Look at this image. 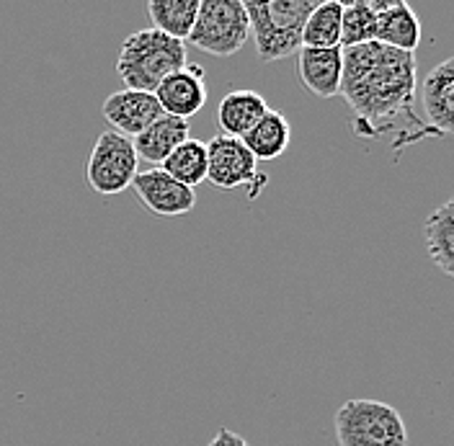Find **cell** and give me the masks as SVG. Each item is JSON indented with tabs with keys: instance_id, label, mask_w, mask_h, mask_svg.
I'll return each instance as SVG.
<instances>
[{
	"instance_id": "1",
	"label": "cell",
	"mask_w": 454,
	"mask_h": 446,
	"mask_svg": "<svg viewBox=\"0 0 454 446\" xmlns=\"http://www.w3.org/2000/svg\"><path fill=\"white\" fill-rule=\"evenodd\" d=\"M343 52L339 96L351 109V132L374 140L393 132L397 121L413 124L421 137L434 132L413 112L416 98V55L397 52L369 42Z\"/></svg>"
},
{
	"instance_id": "2",
	"label": "cell",
	"mask_w": 454,
	"mask_h": 446,
	"mask_svg": "<svg viewBox=\"0 0 454 446\" xmlns=\"http://www.w3.org/2000/svg\"><path fill=\"white\" fill-rule=\"evenodd\" d=\"M189 65L186 44L170 39L158 28H142L121 42L116 57V75L129 90L155 93L168 75Z\"/></svg>"
},
{
	"instance_id": "3",
	"label": "cell",
	"mask_w": 454,
	"mask_h": 446,
	"mask_svg": "<svg viewBox=\"0 0 454 446\" xmlns=\"http://www.w3.org/2000/svg\"><path fill=\"white\" fill-rule=\"evenodd\" d=\"M261 62H279L302 50V28L315 8L312 0L243 3Z\"/></svg>"
},
{
	"instance_id": "4",
	"label": "cell",
	"mask_w": 454,
	"mask_h": 446,
	"mask_svg": "<svg viewBox=\"0 0 454 446\" xmlns=\"http://www.w3.org/2000/svg\"><path fill=\"white\" fill-rule=\"evenodd\" d=\"M339 446H408V426L397 408L380 400H348L333 419Z\"/></svg>"
},
{
	"instance_id": "5",
	"label": "cell",
	"mask_w": 454,
	"mask_h": 446,
	"mask_svg": "<svg viewBox=\"0 0 454 446\" xmlns=\"http://www.w3.org/2000/svg\"><path fill=\"white\" fill-rule=\"evenodd\" d=\"M251 21L243 0H199L189 44L212 57H232L248 42Z\"/></svg>"
},
{
	"instance_id": "6",
	"label": "cell",
	"mask_w": 454,
	"mask_h": 446,
	"mask_svg": "<svg viewBox=\"0 0 454 446\" xmlns=\"http://www.w3.org/2000/svg\"><path fill=\"white\" fill-rule=\"evenodd\" d=\"M137 173H140V158L132 147V140L116 135L112 129L101 132L85 166L88 186L96 194L116 196L132 189Z\"/></svg>"
},
{
	"instance_id": "7",
	"label": "cell",
	"mask_w": 454,
	"mask_h": 446,
	"mask_svg": "<svg viewBox=\"0 0 454 446\" xmlns=\"http://www.w3.org/2000/svg\"><path fill=\"white\" fill-rule=\"evenodd\" d=\"M207 145V181L220 189V192H232L240 186H248L251 181L261 178L255 173V158L248 153V147L238 137L227 135H215Z\"/></svg>"
},
{
	"instance_id": "8",
	"label": "cell",
	"mask_w": 454,
	"mask_h": 446,
	"mask_svg": "<svg viewBox=\"0 0 454 446\" xmlns=\"http://www.w3.org/2000/svg\"><path fill=\"white\" fill-rule=\"evenodd\" d=\"M132 189L142 207L158 217H181L197 207V192L173 181L163 168L140 170L132 181Z\"/></svg>"
},
{
	"instance_id": "9",
	"label": "cell",
	"mask_w": 454,
	"mask_h": 446,
	"mask_svg": "<svg viewBox=\"0 0 454 446\" xmlns=\"http://www.w3.org/2000/svg\"><path fill=\"white\" fill-rule=\"evenodd\" d=\"M101 113L112 124V132L127 137V140H135L158 116H163V109L153 93L121 88L104 98Z\"/></svg>"
},
{
	"instance_id": "10",
	"label": "cell",
	"mask_w": 454,
	"mask_h": 446,
	"mask_svg": "<svg viewBox=\"0 0 454 446\" xmlns=\"http://www.w3.org/2000/svg\"><path fill=\"white\" fill-rule=\"evenodd\" d=\"M367 3L377 16L374 42L397 52L416 55L421 44V21L416 11L403 0H367Z\"/></svg>"
},
{
	"instance_id": "11",
	"label": "cell",
	"mask_w": 454,
	"mask_h": 446,
	"mask_svg": "<svg viewBox=\"0 0 454 446\" xmlns=\"http://www.w3.org/2000/svg\"><path fill=\"white\" fill-rule=\"evenodd\" d=\"M160 104L163 113L176 116V119H192L207 104V81L204 70L199 65H186L178 73L168 75L163 83L155 88L153 93Z\"/></svg>"
},
{
	"instance_id": "12",
	"label": "cell",
	"mask_w": 454,
	"mask_h": 446,
	"mask_svg": "<svg viewBox=\"0 0 454 446\" xmlns=\"http://www.w3.org/2000/svg\"><path fill=\"white\" fill-rule=\"evenodd\" d=\"M426 127L434 137H450L454 127V57L442 59L428 75L421 88Z\"/></svg>"
},
{
	"instance_id": "13",
	"label": "cell",
	"mask_w": 454,
	"mask_h": 446,
	"mask_svg": "<svg viewBox=\"0 0 454 446\" xmlns=\"http://www.w3.org/2000/svg\"><path fill=\"white\" fill-rule=\"evenodd\" d=\"M340 73H343V52L336 50H310L302 47L297 52V75L302 88L317 98L339 96Z\"/></svg>"
},
{
	"instance_id": "14",
	"label": "cell",
	"mask_w": 454,
	"mask_h": 446,
	"mask_svg": "<svg viewBox=\"0 0 454 446\" xmlns=\"http://www.w3.org/2000/svg\"><path fill=\"white\" fill-rule=\"evenodd\" d=\"M266 112H269V104L261 93H255L251 88H238L223 96L217 106V121L223 127V135L243 140Z\"/></svg>"
},
{
	"instance_id": "15",
	"label": "cell",
	"mask_w": 454,
	"mask_h": 446,
	"mask_svg": "<svg viewBox=\"0 0 454 446\" xmlns=\"http://www.w3.org/2000/svg\"><path fill=\"white\" fill-rule=\"evenodd\" d=\"M186 140H189V121L163 113L132 140V147L140 160L153 163V166H163V160L170 153Z\"/></svg>"
},
{
	"instance_id": "16",
	"label": "cell",
	"mask_w": 454,
	"mask_h": 446,
	"mask_svg": "<svg viewBox=\"0 0 454 446\" xmlns=\"http://www.w3.org/2000/svg\"><path fill=\"white\" fill-rule=\"evenodd\" d=\"M424 238L428 258L444 274L454 277V201L436 207L424 223Z\"/></svg>"
},
{
	"instance_id": "17",
	"label": "cell",
	"mask_w": 454,
	"mask_h": 446,
	"mask_svg": "<svg viewBox=\"0 0 454 446\" xmlns=\"http://www.w3.org/2000/svg\"><path fill=\"white\" fill-rule=\"evenodd\" d=\"M289 142H292L289 119L282 112H274V109L263 113L254 129L243 137V145L248 147V153L254 155L255 163L282 158L286 147H289Z\"/></svg>"
},
{
	"instance_id": "18",
	"label": "cell",
	"mask_w": 454,
	"mask_h": 446,
	"mask_svg": "<svg viewBox=\"0 0 454 446\" xmlns=\"http://www.w3.org/2000/svg\"><path fill=\"white\" fill-rule=\"evenodd\" d=\"M147 16L153 28L186 44L199 13V0H147Z\"/></svg>"
},
{
	"instance_id": "19",
	"label": "cell",
	"mask_w": 454,
	"mask_h": 446,
	"mask_svg": "<svg viewBox=\"0 0 454 446\" xmlns=\"http://www.w3.org/2000/svg\"><path fill=\"white\" fill-rule=\"evenodd\" d=\"M340 13L343 3L339 0H323L315 3L305 28H302V47L310 50H340Z\"/></svg>"
},
{
	"instance_id": "20",
	"label": "cell",
	"mask_w": 454,
	"mask_h": 446,
	"mask_svg": "<svg viewBox=\"0 0 454 446\" xmlns=\"http://www.w3.org/2000/svg\"><path fill=\"white\" fill-rule=\"evenodd\" d=\"M163 170L186 189L204 184L207 181V145L189 137L163 160Z\"/></svg>"
},
{
	"instance_id": "21",
	"label": "cell",
	"mask_w": 454,
	"mask_h": 446,
	"mask_svg": "<svg viewBox=\"0 0 454 446\" xmlns=\"http://www.w3.org/2000/svg\"><path fill=\"white\" fill-rule=\"evenodd\" d=\"M374 34H377V16L369 8L367 0L343 3V13H340V50L369 44V42H374Z\"/></svg>"
},
{
	"instance_id": "22",
	"label": "cell",
	"mask_w": 454,
	"mask_h": 446,
	"mask_svg": "<svg viewBox=\"0 0 454 446\" xmlns=\"http://www.w3.org/2000/svg\"><path fill=\"white\" fill-rule=\"evenodd\" d=\"M207 446H251L240 434H235V431H230V428H220L217 434H215V439L209 442Z\"/></svg>"
}]
</instances>
